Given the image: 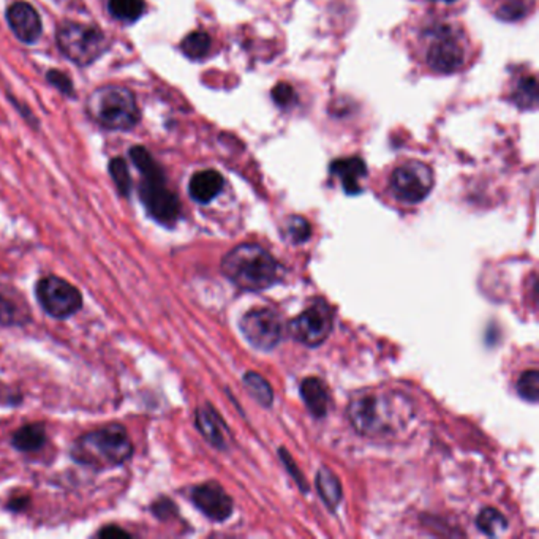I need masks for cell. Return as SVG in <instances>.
<instances>
[{
  "mask_svg": "<svg viewBox=\"0 0 539 539\" xmlns=\"http://www.w3.org/2000/svg\"><path fill=\"white\" fill-rule=\"evenodd\" d=\"M282 457H284L285 467H286V469L291 471V475H293V477L296 479L297 485H301V487H303V491H305L304 479H303V477H301V473H299V471H297L296 469L293 467V462H291L290 456H288V454H285L284 450H282Z\"/></svg>",
  "mask_w": 539,
  "mask_h": 539,
  "instance_id": "obj_33",
  "label": "cell"
},
{
  "mask_svg": "<svg viewBox=\"0 0 539 539\" xmlns=\"http://www.w3.org/2000/svg\"><path fill=\"white\" fill-rule=\"evenodd\" d=\"M241 331L255 348L270 352L282 340L284 326L276 311L260 309L244 315L241 319Z\"/></svg>",
  "mask_w": 539,
  "mask_h": 539,
  "instance_id": "obj_11",
  "label": "cell"
},
{
  "mask_svg": "<svg viewBox=\"0 0 539 539\" xmlns=\"http://www.w3.org/2000/svg\"><path fill=\"white\" fill-rule=\"evenodd\" d=\"M286 235L294 244H303L311 237V228L304 217L293 215L286 220Z\"/></svg>",
  "mask_w": 539,
  "mask_h": 539,
  "instance_id": "obj_29",
  "label": "cell"
},
{
  "mask_svg": "<svg viewBox=\"0 0 539 539\" xmlns=\"http://www.w3.org/2000/svg\"><path fill=\"white\" fill-rule=\"evenodd\" d=\"M98 536H104V538H110V536H124V538H127V536H130V535L124 532V530H120L118 527H116V528L111 527V528H104V530L98 533Z\"/></svg>",
  "mask_w": 539,
  "mask_h": 539,
  "instance_id": "obj_34",
  "label": "cell"
},
{
  "mask_svg": "<svg viewBox=\"0 0 539 539\" xmlns=\"http://www.w3.org/2000/svg\"><path fill=\"white\" fill-rule=\"evenodd\" d=\"M413 402L393 389H366L352 397L348 419L360 435L387 440L401 435L413 421Z\"/></svg>",
  "mask_w": 539,
  "mask_h": 539,
  "instance_id": "obj_2",
  "label": "cell"
},
{
  "mask_svg": "<svg viewBox=\"0 0 539 539\" xmlns=\"http://www.w3.org/2000/svg\"><path fill=\"white\" fill-rule=\"evenodd\" d=\"M110 173L111 178L114 180V184H116V187H118L119 194L122 195V196H129L130 190H132V179H130V173H129V168H127L125 160H111Z\"/></svg>",
  "mask_w": 539,
  "mask_h": 539,
  "instance_id": "obj_27",
  "label": "cell"
},
{
  "mask_svg": "<svg viewBox=\"0 0 539 539\" xmlns=\"http://www.w3.org/2000/svg\"><path fill=\"white\" fill-rule=\"evenodd\" d=\"M331 174L337 178L346 195L362 192V180L367 178V166L360 157H345L331 163Z\"/></svg>",
  "mask_w": 539,
  "mask_h": 539,
  "instance_id": "obj_14",
  "label": "cell"
},
{
  "mask_svg": "<svg viewBox=\"0 0 539 539\" xmlns=\"http://www.w3.org/2000/svg\"><path fill=\"white\" fill-rule=\"evenodd\" d=\"M196 426L204 438L211 444H214L215 448L223 450L227 446L228 430L225 427V422L221 421L220 416L215 413L214 408L209 405L201 407L196 411Z\"/></svg>",
  "mask_w": 539,
  "mask_h": 539,
  "instance_id": "obj_17",
  "label": "cell"
},
{
  "mask_svg": "<svg viewBox=\"0 0 539 539\" xmlns=\"http://www.w3.org/2000/svg\"><path fill=\"white\" fill-rule=\"evenodd\" d=\"M143 184L139 187V196L153 219L173 227L180 215V203L178 196L166 187L165 174L162 168L153 170L151 173L143 174Z\"/></svg>",
  "mask_w": 539,
  "mask_h": 539,
  "instance_id": "obj_8",
  "label": "cell"
},
{
  "mask_svg": "<svg viewBox=\"0 0 539 539\" xmlns=\"http://www.w3.org/2000/svg\"><path fill=\"white\" fill-rule=\"evenodd\" d=\"M492 13L503 21L514 22L524 20L532 13L536 0H485Z\"/></svg>",
  "mask_w": 539,
  "mask_h": 539,
  "instance_id": "obj_19",
  "label": "cell"
},
{
  "mask_svg": "<svg viewBox=\"0 0 539 539\" xmlns=\"http://www.w3.org/2000/svg\"><path fill=\"white\" fill-rule=\"evenodd\" d=\"M110 12L120 21H137L145 12V0H110Z\"/></svg>",
  "mask_w": 539,
  "mask_h": 539,
  "instance_id": "obj_25",
  "label": "cell"
},
{
  "mask_svg": "<svg viewBox=\"0 0 539 539\" xmlns=\"http://www.w3.org/2000/svg\"><path fill=\"white\" fill-rule=\"evenodd\" d=\"M92 119L110 130H129L138 124L139 110L132 90L120 86H104L87 100Z\"/></svg>",
  "mask_w": 539,
  "mask_h": 539,
  "instance_id": "obj_5",
  "label": "cell"
},
{
  "mask_svg": "<svg viewBox=\"0 0 539 539\" xmlns=\"http://www.w3.org/2000/svg\"><path fill=\"white\" fill-rule=\"evenodd\" d=\"M221 272L245 291L268 290L280 278V266L274 256L256 244H241L228 252L221 261Z\"/></svg>",
  "mask_w": 539,
  "mask_h": 539,
  "instance_id": "obj_3",
  "label": "cell"
},
{
  "mask_svg": "<svg viewBox=\"0 0 539 539\" xmlns=\"http://www.w3.org/2000/svg\"><path fill=\"white\" fill-rule=\"evenodd\" d=\"M477 526L487 536H500L502 533L506 532L508 520L495 508H485V510L479 512V516L477 518Z\"/></svg>",
  "mask_w": 539,
  "mask_h": 539,
  "instance_id": "obj_24",
  "label": "cell"
},
{
  "mask_svg": "<svg viewBox=\"0 0 539 539\" xmlns=\"http://www.w3.org/2000/svg\"><path fill=\"white\" fill-rule=\"evenodd\" d=\"M244 383H245V386L249 389L250 394L253 395L256 401L263 403L266 407H270V403H272V399H274V393L270 389V383L264 380L261 375L255 374V372L245 374Z\"/></svg>",
  "mask_w": 539,
  "mask_h": 539,
  "instance_id": "obj_26",
  "label": "cell"
},
{
  "mask_svg": "<svg viewBox=\"0 0 539 539\" xmlns=\"http://www.w3.org/2000/svg\"><path fill=\"white\" fill-rule=\"evenodd\" d=\"M57 45L71 62L86 67L95 62L108 48L100 29L79 22H62L57 30Z\"/></svg>",
  "mask_w": 539,
  "mask_h": 539,
  "instance_id": "obj_7",
  "label": "cell"
},
{
  "mask_svg": "<svg viewBox=\"0 0 539 539\" xmlns=\"http://www.w3.org/2000/svg\"><path fill=\"white\" fill-rule=\"evenodd\" d=\"M332 328H334V313L331 307L325 301H317L291 321L290 334L293 339L301 342L303 345L319 346L325 344L332 332Z\"/></svg>",
  "mask_w": 539,
  "mask_h": 539,
  "instance_id": "obj_10",
  "label": "cell"
},
{
  "mask_svg": "<svg viewBox=\"0 0 539 539\" xmlns=\"http://www.w3.org/2000/svg\"><path fill=\"white\" fill-rule=\"evenodd\" d=\"M37 297L45 311L54 319H69L83 305L81 293L59 277L42 278L37 285Z\"/></svg>",
  "mask_w": 539,
  "mask_h": 539,
  "instance_id": "obj_9",
  "label": "cell"
},
{
  "mask_svg": "<svg viewBox=\"0 0 539 539\" xmlns=\"http://www.w3.org/2000/svg\"><path fill=\"white\" fill-rule=\"evenodd\" d=\"M16 293L0 290V325H22L29 319V307Z\"/></svg>",
  "mask_w": 539,
  "mask_h": 539,
  "instance_id": "obj_20",
  "label": "cell"
},
{
  "mask_svg": "<svg viewBox=\"0 0 539 539\" xmlns=\"http://www.w3.org/2000/svg\"><path fill=\"white\" fill-rule=\"evenodd\" d=\"M510 98L522 110H535L538 104V81L536 75L530 70H522L514 73L510 81Z\"/></svg>",
  "mask_w": 539,
  "mask_h": 539,
  "instance_id": "obj_15",
  "label": "cell"
},
{
  "mask_svg": "<svg viewBox=\"0 0 539 539\" xmlns=\"http://www.w3.org/2000/svg\"><path fill=\"white\" fill-rule=\"evenodd\" d=\"M416 62L432 75H454L469 69L477 53L462 24L446 14H426L408 32Z\"/></svg>",
  "mask_w": 539,
  "mask_h": 539,
  "instance_id": "obj_1",
  "label": "cell"
},
{
  "mask_svg": "<svg viewBox=\"0 0 539 539\" xmlns=\"http://www.w3.org/2000/svg\"><path fill=\"white\" fill-rule=\"evenodd\" d=\"M421 2H424L427 7L436 10V13H440L442 10H446V8L456 5L459 0H421Z\"/></svg>",
  "mask_w": 539,
  "mask_h": 539,
  "instance_id": "obj_32",
  "label": "cell"
},
{
  "mask_svg": "<svg viewBox=\"0 0 539 539\" xmlns=\"http://www.w3.org/2000/svg\"><path fill=\"white\" fill-rule=\"evenodd\" d=\"M317 489H319V497L323 498L329 510H336L342 500V485H340L339 477H336L329 469L323 467L317 475Z\"/></svg>",
  "mask_w": 539,
  "mask_h": 539,
  "instance_id": "obj_21",
  "label": "cell"
},
{
  "mask_svg": "<svg viewBox=\"0 0 539 539\" xmlns=\"http://www.w3.org/2000/svg\"><path fill=\"white\" fill-rule=\"evenodd\" d=\"M192 500H194L195 506L206 518L215 520V522L227 520L235 510L233 500L217 483H206V485L195 487L192 492Z\"/></svg>",
  "mask_w": 539,
  "mask_h": 539,
  "instance_id": "obj_12",
  "label": "cell"
},
{
  "mask_svg": "<svg viewBox=\"0 0 539 539\" xmlns=\"http://www.w3.org/2000/svg\"><path fill=\"white\" fill-rule=\"evenodd\" d=\"M133 444L120 426H106L81 436L71 451L77 462L104 470L118 467L132 457Z\"/></svg>",
  "mask_w": 539,
  "mask_h": 539,
  "instance_id": "obj_4",
  "label": "cell"
},
{
  "mask_svg": "<svg viewBox=\"0 0 539 539\" xmlns=\"http://www.w3.org/2000/svg\"><path fill=\"white\" fill-rule=\"evenodd\" d=\"M7 21L12 32L22 43H35L42 35V20L28 2H14L8 8Z\"/></svg>",
  "mask_w": 539,
  "mask_h": 539,
  "instance_id": "obj_13",
  "label": "cell"
},
{
  "mask_svg": "<svg viewBox=\"0 0 539 539\" xmlns=\"http://www.w3.org/2000/svg\"><path fill=\"white\" fill-rule=\"evenodd\" d=\"M45 442H46V432L42 424H28L21 429L16 430L13 435L14 448L26 452L40 450Z\"/></svg>",
  "mask_w": 539,
  "mask_h": 539,
  "instance_id": "obj_22",
  "label": "cell"
},
{
  "mask_svg": "<svg viewBox=\"0 0 539 539\" xmlns=\"http://www.w3.org/2000/svg\"><path fill=\"white\" fill-rule=\"evenodd\" d=\"M434 184L435 176L432 168L421 160H401L387 176L389 192L405 204H419L426 200Z\"/></svg>",
  "mask_w": 539,
  "mask_h": 539,
  "instance_id": "obj_6",
  "label": "cell"
},
{
  "mask_svg": "<svg viewBox=\"0 0 539 539\" xmlns=\"http://www.w3.org/2000/svg\"><path fill=\"white\" fill-rule=\"evenodd\" d=\"M182 53L192 61H201L212 49V37L206 30H195L180 43Z\"/></svg>",
  "mask_w": 539,
  "mask_h": 539,
  "instance_id": "obj_23",
  "label": "cell"
},
{
  "mask_svg": "<svg viewBox=\"0 0 539 539\" xmlns=\"http://www.w3.org/2000/svg\"><path fill=\"white\" fill-rule=\"evenodd\" d=\"M272 100L277 106L290 110L291 106H294L297 102L296 90L288 83H278L272 89Z\"/></svg>",
  "mask_w": 539,
  "mask_h": 539,
  "instance_id": "obj_30",
  "label": "cell"
},
{
  "mask_svg": "<svg viewBox=\"0 0 539 539\" xmlns=\"http://www.w3.org/2000/svg\"><path fill=\"white\" fill-rule=\"evenodd\" d=\"M225 188V178L215 170H203L192 176L188 184V194L200 204H208L215 200Z\"/></svg>",
  "mask_w": 539,
  "mask_h": 539,
  "instance_id": "obj_16",
  "label": "cell"
},
{
  "mask_svg": "<svg viewBox=\"0 0 539 539\" xmlns=\"http://www.w3.org/2000/svg\"><path fill=\"white\" fill-rule=\"evenodd\" d=\"M301 395H303L309 411L315 418H325L328 415L331 397H329V391L325 383L319 378H315V377L305 378L301 385Z\"/></svg>",
  "mask_w": 539,
  "mask_h": 539,
  "instance_id": "obj_18",
  "label": "cell"
},
{
  "mask_svg": "<svg viewBox=\"0 0 539 539\" xmlns=\"http://www.w3.org/2000/svg\"><path fill=\"white\" fill-rule=\"evenodd\" d=\"M48 81L54 86L55 89L61 90L65 95L73 94V83L70 81L67 75H63L62 71H59V70L48 71Z\"/></svg>",
  "mask_w": 539,
  "mask_h": 539,
  "instance_id": "obj_31",
  "label": "cell"
},
{
  "mask_svg": "<svg viewBox=\"0 0 539 539\" xmlns=\"http://www.w3.org/2000/svg\"><path fill=\"white\" fill-rule=\"evenodd\" d=\"M518 393L526 401L538 402L539 374L538 370H527L518 381Z\"/></svg>",
  "mask_w": 539,
  "mask_h": 539,
  "instance_id": "obj_28",
  "label": "cell"
}]
</instances>
